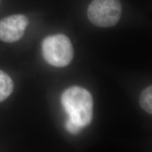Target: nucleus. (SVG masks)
<instances>
[{"label": "nucleus", "mask_w": 152, "mask_h": 152, "mask_svg": "<svg viewBox=\"0 0 152 152\" xmlns=\"http://www.w3.org/2000/svg\"><path fill=\"white\" fill-rule=\"evenodd\" d=\"M14 90V83L9 76L0 70V102L10 96Z\"/></svg>", "instance_id": "nucleus-5"}, {"label": "nucleus", "mask_w": 152, "mask_h": 152, "mask_svg": "<svg viewBox=\"0 0 152 152\" xmlns=\"http://www.w3.org/2000/svg\"><path fill=\"white\" fill-rule=\"evenodd\" d=\"M27 17L22 14L12 15L0 20V40L15 42L23 36L28 25Z\"/></svg>", "instance_id": "nucleus-4"}, {"label": "nucleus", "mask_w": 152, "mask_h": 152, "mask_svg": "<svg viewBox=\"0 0 152 152\" xmlns=\"http://www.w3.org/2000/svg\"><path fill=\"white\" fill-rule=\"evenodd\" d=\"M65 128L68 132H70L71 134H78L82 130V128H80L78 125L75 124V123L71 122V121H68V120L66 121L65 124Z\"/></svg>", "instance_id": "nucleus-7"}, {"label": "nucleus", "mask_w": 152, "mask_h": 152, "mask_svg": "<svg viewBox=\"0 0 152 152\" xmlns=\"http://www.w3.org/2000/svg\"><path fill=\"white\" fill-rule=\"evenodd\" d=\"M61 104L68 121L83 128L91 123L93 115V99L85 88L73 86L62 94Z\"/></svg>", "instance_id": "nucleus-1"}, {"label": "nucleus", "mask_w": 152, "mask_h": 152, "mask_svg": "<svg viewBox=\"0 0 152 152\" xmlns=\"http://www.w3.org/2000/svg\"><path fill=\"white\" fill-rule=\"evenodd\" d=\"M152 87L149 86L143 90L140 95V102L142 108L148 113H152Z\"/></svg>", "instance_id": "nucleus-6"}, {"label": "nucleus", "mask_w": 152, "mask_h": 152, "mask_svg": "<svg viewBox=\"0 0 152 152\" xmlns=\"http://www.w3.org/2000/svg\"><path fill=\"white\" fill-rule=\"evenodd\" d=\"M42 52L46 61L55 67L68 66L73 57L71 42L63 34L45 37L42 43Z\"/></svg>", "instance_id": "nucleus-2"}, {"label": "nucleus", "mask_w": 152, "mask_h": 152, "mask_svg": "<svg viewBox=\"0 0 152 152\" xmlns=\"http://www.w3.org/2000/svg\"><path fill=\"white\" fill-rule=\"evenodd\" d=\"M121 13L119 0H93L87 9V17L96 26L109 28L118 23Z\"/></svg>", "instance_id": "nucleus-3"}]
</instances>
